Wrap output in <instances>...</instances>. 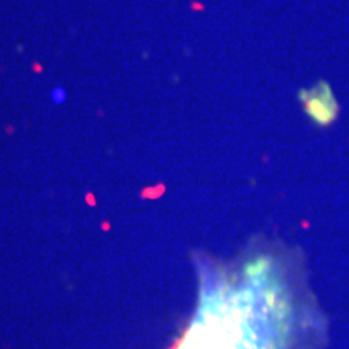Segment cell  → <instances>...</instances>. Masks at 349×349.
<instances>
[{"instance_id": "6da1fadb", "label": "cell", "mask_w": 349, "mask_h": 349, "mask_svg": "<svg viewBox=\"0 0 349 349\" xmlns=\"http://www.w3.org/2000/svg\"><path fill=\"white\" fill-rule=\"evenodd\" d=\"M299 100L304 105L306 113L314 121L326 124L336 118L338 102L331 87L326 83L320 81L310 89H304L299 92Z\"/></svg>"}]
</instances>
